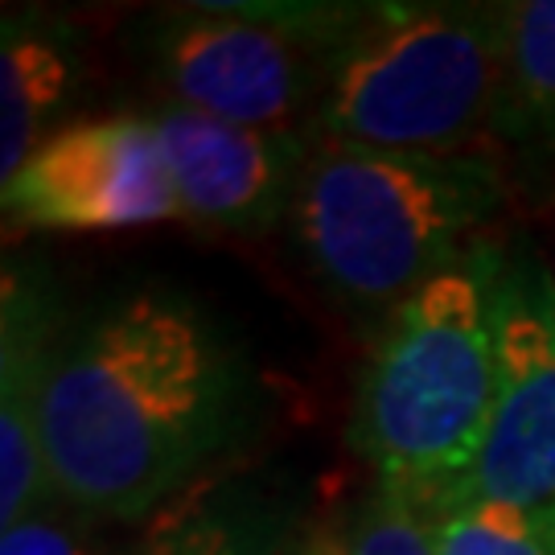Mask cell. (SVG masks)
<instances>
[{
  "label": "cell",
  "instance_id": "1",
  "mask_svg": "<svg viewBox=\"0 0 555 555\" xmlns=\"http://www.w3.org/2000/svg\"><path fill=\"white\" fill-rule=\"evenodd\" d=\"M238 387L235 358L190 305L160 293L116 305L50 366L54 494L82 518H144L227 444Z\"/></svg>",
  "mask_w": 555,
  "mask_h": 555
},
{
  "label": "cell",
  "instance_id": "2",
  "mask_svg": "<svg viewBox=\"0 0 555 555\" xmlns=\"http://www.w3.org/2000/svg\"><path fill=\"white\" fill-rule=\"evenodd\" d=\"M498 268V251L474 247L399 300L358 383L350 444L424 506L465 474L494 412Z\"/></svg>",
  "mask_w": 555,
  "mask_h": 555
},
{
  "label": "cell",
  "instance_id": "3",
  "mask_svg": "<svg viewBox=\"0 0 555 555\" xmlns=\"http://www.w3.org/2000/svg\"><path fill=\"white\" fill-rule=\"evenodd\" d=\"M502 194V173L474 153H378L325 140L300 173L293 227L325 288L358 309H396L465 256Z\"/></svg>",
  "mask_w": 555,
  "mask_h": 555
},
{
  "label": "cell",
  "instance_id": "4",
  "mask_svg": "<svg viewBox=\"0 0 555 555\" xmlns=\"http://www.w3.org/2000/svg\"><path fill=\"white\" fill-rule=\"evenodd\" d=\"M502 107V17L461 4H378L341 41L318 107L334 144L461 157Z\"/></svg>",
  "mask_w": 555,
  "mask_h": 555
},
{
  "label": "cell",
  "instance_id": "5",
  "mask_svg": "<svg viewBox=\"0 0 555 555\" xmlns=\"http://www.w3.org/2000/svg\"><path fill=\"white\" fill-rule=\"evenodd\" d=\"M366 9L198 4L153 21L149 54L173 103L202 116L288 128L321 107L330 66Z\"/></svg>",
  "mask_w": 555,
  "mask_h": 555
},
{
  "label": "cell",
  "instance_id": "6",
  "mask_svg": "<svg viewBox=\"0 0 555 555\" xmlns=\"http://www.w3.org/2000/svg\"><path fill=\"white\" fill-rule=\"evenodd\" d=\"M498 391L474 461L424 511L502 506L555 522V280L535 259L498 268Z\"/></svg>",
  "mask_w": 555,
  "mask_h": 555
},
{
  "label": "cell",
  "instance_id": "7",
  "mask_svg": "<svg viewBox=\"0 0 555 555\" xmlns=\"http://www.w3.org/2000/svg\"><path fill=\"white\" fill-rule=\"evenodd\" d=\"M0 206L21 231H124L181 219L149 116H107L54 132L0 185Z\"/></svg>",
  "mask_w": 555,
  "mask_h": 555
},
{
  "label": "cell",
  "instance_id": "8",
  "mask_svg": "<svg viewBox=\"0 0 555 555\" xmlns=\"http://www.w3.org/2000/svg\"><path fill=\"white\" fill-rule=\"evenodd\" d=\"M160 153L185 222L219 235H263L293 215L309 144L288 128H247L181 103L153 112Z\"/></svg>",
  "mask_w": 555,
  "mask_h": 555
},
{
  "label": "cell",
  "instance_id": "9",
  "mask_svg": "<svg viewBox=\"0 0 555 555\" xmlns=\"http://www.w3.org/2000/svg\"><path fill=\"white\" fill-rule=\"evenodd\" d=\"M50 305L38 284L4 268L0 305V527L54 502V477L41 444V408L54 366Z\"/></svg>",
  "mask_w": 555,
  "mask_h": 555
},
{
  "label": "cell",
  "instance_id": "10",
  "mask_svg": "<svg viewBox=\"0 0 555 555\" xmlns=\"http://www.w3.org/2000/svg\"><path fill=\"white\" fill-rule=\"evenodd\" d=\"M75 87L70 46L50 21L4 17L0 34V181L46 144Z\"/></svg>",
  "mask_w": 555,
  "mask_h": 555
},
{
  "label": "cell",
  "instance_id": "11",
  "mask_svg": "<svg viewBox=\"0 0 555 555\" xmlns=\"http://www.w3.org/2000/svg\"><path fill=\"white\" fill-rule=\"evenodd\" d=\"M502 107L498 132L535 157H555V0L498 4Z\"/></svg>",
  "mask_w": 555,
  "mask_h": 555
},
{
  "label": "cell",
  "instance_id": "12",
  "mask_svg": "<svg viewBox=\"0 0 555 555\" xmlns=\"http://www.w3.org/2000/svg\"><path fill=\"white\" fill-rule=\"evenodd\" d=\"M433 518L437 555H555V522L502 511L456 506Z\"/></svg>",
  "mask_w": 555,
  "mask_h": 555
},
{
  "label": "cell",
  "instance_id": "13",
  "mask_svg": "<svg viewBox=\"0 0 555 555\" xmlns=\"http://www.w3.org/2000/svg\"><path fill=\"white\" fill-rule=\"evenodd\" d=\"M325 555H437L433 518L420 498L378 481L354 511L341 543Z\"/></svg>",
  "mask_w": 555,
  "mask_h": 555
},
{
  "label": "cell",
  "instance_id": "14",
  "mask_svg": "<svg viewBox=\"0 0 555 555\" xmlns=\"http://www.w3.org/2000/svg\"><path fill=\"white\" fill-rule=\"evenodd\" d=\"M137 555H268V539L247 511L198 506L165 522Z\"/></svg>",
  "mask_w": 555,
  "mask_h": 555
},
{
  "label": "cell",
  "instance_id": "15",
  "mask_svg": "<svg viewBox=\"0 0 555 555\" xmlns=\"http://www.w3.org/2000/svg\"><path fill=\"white\" fill-rule=\"evenodd\" d=\"M0 555H112L103 543L82 535L79 522L41 506L29 518L0 531Z\"/></svg>",
  "mask_w": 555,
  "mask_h": 555
},
{
  "label": "cell",
  "instance_id": "16",
  "mask_svg": "<svg viewBox=\"0 0 555 555\" xmlns=\"http://www.w3.org/2000/svg\"><path fill=\"white\" fill-rule=\"evenodd\" d=\"M309 555H325V552H309Z\"/></svg>",
  "mask_w": 555,
  "mask_h": 555
}]
</instances>
